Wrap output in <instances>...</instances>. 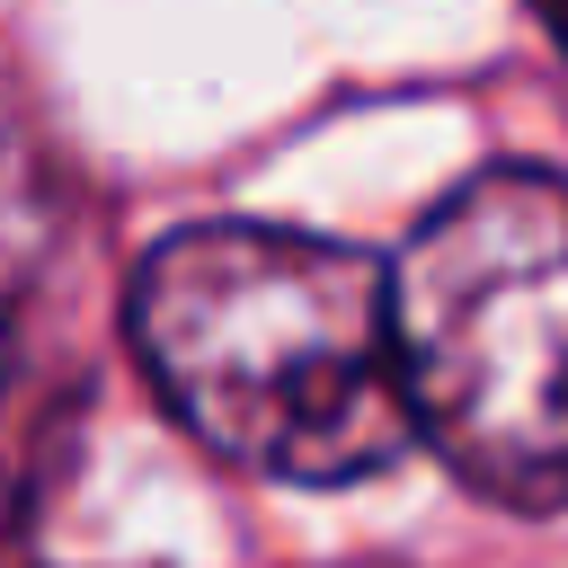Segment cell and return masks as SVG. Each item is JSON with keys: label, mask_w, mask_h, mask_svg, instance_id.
Instances as JSON below:
<instances>
[{"label": "cell", "mask_w": 568, "mask_h": 568, "mask_svg": "<svg viewBox=\"0 0 568 568\" xmlns=\"http://www.w3.org/2000/svg\"><path fill=\"white\" fill-rule=\"evenodd\" d=\"M133 355L151 390L231 462L302 488L364 479L417 444L390 275L320 231L186 222L133 266Z\"/></svg>", "instance_id": "6da1fadb"}, {"label": "cell", "mask_w": 568, "mask_h": 568, "mask_svg": "<svg viewBox=\"0 0 568 568\" xmlns=\"http://www.w3.org/2000/svg\"><path fill=\"white\" fill-rule=\"evenodd\" d=\"M382 275L408 426L479 497L568 506V178H462Z\"/></svg>", "instance_id": "7a4b0ae2"}, {"label": "cell", "mask_w": 568, "mask_h": 568, "mask_svg": "<svg viewBox=\"0 0 568 568\" xmlns=\"http://www.w3.org/2000/svg\"><path fill=\"white\" fill-rule=\"evenodd\" d=\"M80 408H89V373L27 337L0 302V559H18V541L36 532L53 479L71 470L80 444Z\"/></svg>", "instance_id": "3957f363"}, {"label": "cell", "mask_w": 568, "mask_h": 568, "mask_svg": "<svg viewBox=\"0 0 568 568\" xmlns=\"http://www.w3.org/2000/svg\"><path fill=\"white\" fill-rule=\"evenodd\" d=\"M71 222V178L36 124V106L0 80V302H18L36 284V266L62 248Z\"/></svg>", "instance_id": "277c9868"}, {"label": "cell", "mask_w": 568, "mask_h": 568, "mask_svg": "<svg viewBox=\"0 0 568 568\" xmlns=\"http://www.w3.org/2000/svg\"><path fill=\"white\" fill-rule=\"evenodd\" d=\"M532 9H541V27H550V44L568 53V0H532Z\"/></svg>", "instance_id": "5b68a950"}, {"label": "cell", "mask_w": 568, "mask_h": 568, "mask_svg": "<svg viewBox=\"0 0 568 568\" xmlns=\"http://www.w3.org/2000/svg\"><path fill=\"white\" fill-rule=\"evenodd\" d=\"M355 568H399V559H355Z\"/></svg>", "instance_id": "8992f818"}]
</instances>
